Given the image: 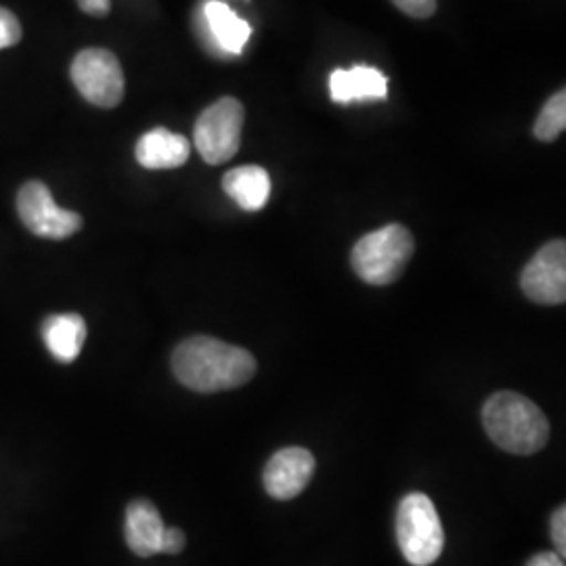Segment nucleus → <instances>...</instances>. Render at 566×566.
<instances>
[{"instance_id":"1","label":"nucleus","mask_w":566,"mask_h":566,"mask_svg":"<svg viewBox=\"0 0 566 566\" xmlns=\"http://www.w3.org/2000/svg\"><path fill=\"white\" fill-rule=\"evenodd\" d=\"M172 371L196 392H221L248 385L256 374V359L242 346L193 336L175 348Z\"/></svg>"},{"instance_id":"2","label":"nucleus","mask_w":566,"mask_h":566,"mask_svg":"<svg viewBox=\"0 0 566 566\" xmlns=\"http://www.w3.org/2000/svg\"><path fill=\"white\" fill-rule=\"evenodd\" d=\"M483 424L489 439L507 453L533 455L546 447L549 422L525 395L502 390L486 399Z\"/></svg>"},{"instance_id":"3","label":"nucleus","mask_w":566,"mask_h":566,"mask_svg":"<svg viewBox=\"0 0 566 566\" xmlns=\"http://www.w3.org/2000/svg\"><path fill=\"white\" fill-rule=\"evenodd\" d=\"M416 250L411 231L403 224H386L353 245L350 264L359 280L369 285H388L403 275Z\"/></svg>"},{"instance_id":"4","label":"nucleus","mask_w":566,"mask_h":566,"mask_svg":"<svg viewBox=\"0 0 566 566\" xmlns=\"http://www.w3.org/2000/svg\"><path fill=\"white\" fill-rule=\"evenodd\" d=\"M397 542L409 565L430 566L439 560L446 533L437 507L424 493L405 495L397 512Z\"/></svg>"},{"instance_id":"5","label":"nucleus","mask_w":566,"mask_h":566,"mask_svg":"<svg viewBox=\"0 0 566 566\" xmlns=\"http://www.w3.org/2000/svg\"><path fill=\"white\" fill-rule=\"evenodd\" d=\"M243 105L223 97L206 107L193 128V143L203 160L212 166L229 163L242 145Z\"/></svg>"},{"instance_id":"6","label":"nucleus","mask_w":566,"mask_h":566,"mask_svg":"<svg viewBox=\"0 0 566 566\" xmlns=\"http://www.w3.org/2000/svg\"><path fill=\"white\" fill-rule=\"evenodd\" d=\"M82 97L97 107L112 109L124 99V72L120 61L105 49H84L70 70Z\"/></svg>"},{"instance_id":"7","label":"nucleus","mask_w":566,"mask_h":566,"mask_svg":"<svg viewBox=\"0 0 566 566\" xmlns=\"http://www.w3.org/2000/svg\"><path fill=\"white\" fill-rule=\"evenodd\" d=\"M18 214L34 235L46 240H67L78 233L82 217L60 208L49 187L41 181L25 182L18 193Z\"/></svg>"},{"instance_id":"8","label":"nucleus","mask_w":566,"mask_h":566,"mask_svg":"<svg viewBox=\"0 0 566 566\" xmlns=\"http://www.w3.org/2000/svg\"><path fill=\"white\" fill-rule=\"evenodd\" d=\"M521 287L526 298L537 304H565L566 243L554 240L537 250L521 273Z\"/></svg>"},{"instance_id":"9","label":"nucleus","mask_w":566,"mask_h":566,"mask_svg":"<svg viewBox=\"0 0 566 566\" xmlns=\"http://www.w3.org/2000/svg\"><path fill=\"white\" fill-rule=\"evenodd\" d=\"M315 472V458L303 447L280 449L264 468L263 481L266 493L273 500L287 502L301 495Z\"/></svg>"},{"instance_id":"10","label":"nucleus","mask_w":566,"mask_h":566,"mask_svg":"<svg viewBox=\"0 0 566 566\" xmlns=\"http://www.w3.org/2000/svg\"><path fill=\"white\" fill-rule=\"evenodd\" d=\"M332 102L348 103L385 102L388 97V81L385 74L369 65H355L350 70H336L329 76Z\"/></svg>"},{"instance_id":"11","label":"nucleus","mask_w":566,"mask_h":566,"mask_svg":"<svg viewBox=\"0 0 566 566\" xmlns=\"http://www.w3.org/2000/svg\"><path fill=\"white\" fill-rule=\"evenodd\" d=\"M164 531L166 526H164L163 516L151 502L135 500L130 506L126 507L124 535H126V544L137 556L149 558L160 554Z\"/></svg>"},{"instance_id":"12","label":"nucleus","mask_w":566,"mask_h":566,"mask_svg":"<svg viewBox=\"0 0 566 566\" xmlns=\"http://www.w3.org/2000/svg\"><path fill=\"white\" fill-rule=\"evenodd\" d=\"M203 18L208 21L210 34L224 57H240L250 41L252 28L248 21L242 20L223 0H202Z\"/></svg>"},{"instance_id":"13","label":"nucleus","mask_w":566,"mask_h":566,"mask_svg":"<svg viewBox=\"0 0 566 566\" xmlns=\"http://www.w3.org/2000/svg\"><path fill=\"white\" fill-rule=\"evenodd\" d=\"M191 143L182 135L170 133L166 128H154L145 133L135 147L137 163L149 170L179 168L189 160Z\"/></svg>"},{"instance_id":"14","label":"nucleus","mask_w":566,"mask_h":566,"mask_svg":"<svg viewBox=\"0 0 566 566\" xmlns=\"http://www.w3.org/2000/svg\"><path fill=\"white\" fill-rule=\"evenodd\" d=\"M42 338L60 364H72L78 359L86 340V324L76 313L51 315L42 324Z\"/></svg>"},{"instance_id":"15","label":"nucleus","mask_w":566,"mask_h":566,"mask_svg":"<svg viewBox=\"0 0 566 566\" xmlns=\"http://www.w3.org/2000/svg\"><path fill=\"white\" fill-rule=\"evenodd\" d=\"M223 189L245 212H259L269 202L271 179L263 166H240L224 175Z\"/></svg>"},{"instance_id":"16","label":"nucleus","mask_w":566,"mask_h":566,"mask_svg":"<svg viewBox=\"0 0 566 566\" xmlns=\"http://www.w3.org/2000/svg\"><path fill=\"white\" fill-rule=\"evenodd\" d=\"M566 128V93L558 91L554 93L546 105L542 107L535 126H533V135L539 142L549 143L558 139Z\"/></svg>"},{"instance_id":"17","label":"nucleus","mask_w":566,"mask_h":566,"mask_svg":"<svg viewBox=\"0 0 566 566\" xmlns=\"http://www.w3.org/2000/svg\"><path fill=\"white\" fill-rule=\"evenodd\" d=\"M21 41L20 20L4 7H0V51L15 46Z\"/></svg>"},{"instance_id":"18","label":"nucleus","mask_w":566,"mask_h":566,"mask_svg":"<svg viewBox=\"0 0 566 566\" xmlns=\"http://www.w3.org/2000/svg\"><path fill=\"white\" fill-rule=\"evenodd\" d=\"M399 11L416 20H428L437 11V0H392Z\"/></svg>"},{"instance_id":"19","label":"nucleus","mask_w":566,"mask_h":566,"mask_svg":"<svg viewBox=\"0 0 566 566\" xmlns=\"http://www.w3.org/2000/svg\"><path fill=\"white\" fill-rule=\"evenodd\" d=\"M552 542L560 556L566 554V507L560 506L552 516Z\"/></svg>"},{"instance_id":"20","label":"nucleus","mask_w":566,"mask_h":566,"mask_svg":"<svg viewBox=\"0 0 566 566\" xmlns=\"http://www.w3.org/2000/svg\"><path fill=\"white\" fill-rule=\"evenodd\" d=\"M185 544H187V537H185L181 528H166L160 554H181Z\"/></svg>"},{"instance_id":"21","label":"nucleus","mask_w":566,"mask_h":566,"mask_svg":"<svg viewBox=\"0 0 566 566\" xmlns=\"http://www.w3.org/2000/svg\"><path fill=\"white\" fill-rule=\"evenodd\" d=\"M78 7L93 18H105L109 13L112 4H109V0H78Z\"/></svg>"},{"instance_id":"22","label":"nucleus","mask_w":566,"mask_h":566,"mask_svg":"<svg viewBox=\"0 0 566 566\" xmlns=\"http://www.w3.org/2000/svg\"><path fill=\"white\" fill-rule=\"evenodd\" d=\"M526 566H565V556H560L558 552H542L535 554Z\"/></svg>"}]
</instances>
